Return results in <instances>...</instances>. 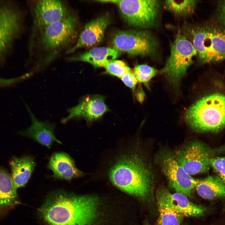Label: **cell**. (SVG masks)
Masks as SVG:
<instances>
[{"label":"cell","instance_id":"1","mask_svg":"<svg viewBox=\"0 0 225 225\" xmlns=\"http://www.w3.org/2000/svg\"><path fill=\"white\" fill-rule=\"evenodd\" d=\"M108 199L95 194L51 193L39 210L47 225H118L120 212Z\"/></svg>","mask_w":225,"mask_h":225},{"label":"cell","instance_id":"2","mask_svg":"<svg viewBox=\"0 0 225 225\" xmlns=\"http://www.w3.org/2000/svg\"><path fill=\"white\" fill-rule=\"evenodd\" d=\"M78 22L73 13L43 28L32 32L31 48L36 59L34 70H43L78 40Z\"/></svg>","mask_w":225,"mask_h":225},{"label":"cell","instance_id":"3","mask_svg":"<svg viewBox=\"0 0 225 225\" xmlns=\"http://www.w3.org/2000/svg\"><path fill=\"white\" fill-rule=\"evenodd\" d=\"M134 147L117 156L110 165L108 177L120 190L136 197L147 196L152 188L154 176L145 157Z\"/></svg>","mask_w":225,"mask_h":225},{"label":"cell","instance_id":"4","mask_svg":"<svg viewBox=\"0 0 225 225\" xmlns=\"http://www.w3.org/2000/svg\"><path fill=\"white\" fill-rule=\"evenodd\" d=\"M184 118L198 132H217L225 128V95L214 93L197 100L186 111Z\"/></svg>","mask_w":225,"mask_h":225},{"label":"cell","instance_id":"5","mask_svg":"<svg viewBox=\"0 0 225 225\" xmlns=\"http://www.w3.org/2000/svg\"><path fill=\"white\" fill-rule=\"evenodd\" d=\"M192 43L202 63L225 59V28L208 26L191 32Z\"/></svg>","mask_w":225,"mask_h":225},{"label":"cell","instance_id":"6","mask_svg":"<svg viewBox=\"0 0 225 225\" xmlns=\"http://www.w3.org/2000/svg\"><path fill=\"white\" fill-rule=\"evenodd\" d=\"M197 54L192 42L178 32L171 45L170 55L161 72L171 84L178 85Z\"/></svg>","mask_w":225,"mask_h":225},{"label":"cell","instance_id":"7","mask_svg":"<svg viewBox=\"0 0 225 225\" xmlns=\"http://www.w3.org/2000/svg\"><path fill=\"white\" fill-rule=\"evenodd\" d=\"M225 151V146L212 148L198 141L185 144L174 153L182 168L190 176L206 172L211 167L210 160Z\"/></svg>","mask_w":225,"mask_h":225},{"label":"cell","instance_id":"8","mask_svg":"<svg viewBox=\"0 0 225 225\" xmlns=\"http://www.w3.org/2000/svg\"><path fill=\"white\" fill-rule=\"evenodd\" d=\"M118 7L123 18L130 25L141 28H151L156 24L160 8V1L155 0H99Z\"/></svg>","mask_w":225,"mask_h":225},{"label":"cell","instance_id":"9","mask_svg":"<svg viewBox=\"0 0 225 225\" xmlns=\"http://www.w3.org/2000/svg\"><path fill=\"white\" fill-rule=\"evenodd\" d=\"M156 162L166 178L169 186L177 192L191 196L197 184V179L187 173L176 160L174 153L167 149L156 155Z\"/></svg>","mask_w":225,"mask_h":225},{"label":"cell","instance_id":"10","mask_svg":"<svg viewBox=\"0 0 225 225\" xmlns=\"http://www.w3.org/2000/svg\"><path fill=\"white\" fill-rule=\"evenodd\" d=\"M113 49L130 56H150L156 52L157 42L149 31L145 30L120 31L112 41Z\"/></svg>","mask_w":225,"mask_h":225},{"label":"cell","instance_id":"11","mask_svg":"<svg viewBox=\"0 0 225 225\" xmlns=\"http://www.w3.org/2000/svg\"><path fill=\"white\" fill-rule=\"evenodd\" d=\"M72 13L67 4L62 1L56 0L36 1L32 8V32L62 20Z\"/></svg>","mask_w":225,"mask_h":225},{"label":"cell","instance_id":"12","mask_svg":"<svg viewBox=\"0 0 225 225\" xmlns=\"http://www.w3.org/2000/svg\"><path fill=\"white\" fill-rule=\"evenodd\" d=\"M20 11L10 5H0V56L20 35L22 28Z\"/></svg>","mask_w":225,"mask_h":225},{"label":"cell","instance_id":"13","mask_svg":"<svg viewBox=\"0 0 225 225\" xmlns=\"http://www.w3.org/2000/svg\"><path fill=\"white\" fill-rule=\"evenodd\" d=\"M108 108L103 98L100 96H87L82 99L75 106L68 110V115L62 120L65 123L74 118H83L88 121L102 117Z\"/></svg>","mask_w":225,"mask_h":225},{"label":"cell","instance_id":"14","mask_svg":"<svg viewBox=\"0 0 225 225\" xmlns=\"http://www.w3.org/2000/svg\"><path fill=\"white\" fill-rule=\"evenodd\" d=\"M110 23V18L107 15L87 23L75 44L66 54L72 53L80 48L92 47L99 43L102 40L105 30Z\"/></svg>","mask_w":225,"mask_h":225},{"label":"cell","instance_id":"15","mask_svg":"<svg viewBox=\"0 0 225 225\" xmlns=\"http://www.w3.org/2000/svg\"><path fill=\"white\" fill-rule=\"evenodd\" d=\"M156 197V200L169 204L184 217H198L204 212L202 207L190 201L186 195L177 192L171 193L162 187L157 190Z\"/></svg>","mask_w":225,"mask_h":225},{"label":"cell","instance_id":"16","mask_svg":"<svg viewBox=\"0 0 225 225\" xmlns=\"http://www.w3.org/2000/svg\"><path fill=\"white\" fill-rule=\"evenodd\" d=\"M27 110L31 117L32 124L30 127L20 133L30 138L40 144L50 149L54 142L60 144L62 143L54 135V123L42 122L34 115L29 107L26 105Z\"/></svg>","mask_w":225,"mask_h":225},{"label":"cell","instance_id":"17","mask_svg":"<svg viewBox=\"0 0 225 225\" xmlns=\"http://www.w3.org/2000/svg\"><path fill=\"white\" fill-rule=\"evenodd\" d=\"M11 174L0 168V221L7 217L17 205L20 204Z\"/></svg>","mask_w":225,"mask_h":225},{"label":"cell","instance_id":"18","mask_svg":"<svg viewBox=\"0 0 225 225\" xmlns=\"http://www.w3.org/2000/svg\"><path fill=\"white\" fill-rule=\"evenodd\" d=\"M48 167L52 171L53 176L57 179L70 181L85 175L77 168L73 159L64 152L53 153L50 158Z\"/></svg>","mask_w":225,"mask_h":225},{"label":"cell","instance_id":"19","mask_svg":"<svg viewBox=\"0 0 225 225\" xmlns=\"http://www.w3.org/2000/svg\"><path fill=\"white\" fill-rule=\"evenodd\" d=\"M119 55V52L113 48L96 47L78 55L68 57L67 60L69 62H84L96 67H103L107 62L115 60Z\"/></svg>","mask_w":225,"mask_h":225},{"label":"cell","instance_id":"20","mask_svg":"<svg viewBox=\"0 0 225 225\" xmlns=\"http://www.w3.org/2000/svg\"><path fill=\"white\" fill-rule=\"evenodd\" d=\"M11 176L16 187H24L30 179L35 163L34 159L28 156L13 157L9 162Z\"/></svg>","mask_w":225,"mask_h":225},{"label":"cell","instance_id":"21","mask_svg":"<svg viewBox=\"0 0 225 225\" xmlns=\"http://www.w3.org/2000/svg\"><path fill=\"white\" fill-rule=\"evenodd\" d=\"M195 188L202 198L208 199L225 197V182L216 175L197 179Z\"/></svg>","mask_w":225,"mask_h":225},{"label":"cell","instance_id":"22","mask_svg":"<svg viewBox=\"0 0 225 225\" xmlns=\"http://www.w3.org/2000/svg\"><path fill=\"white\" fill-rule=\"evenodd\" d=\"M156 200L159 213L158 225H180L184 217L167 203Z\"/></svg>","mask_w":225,"mask_h":225},{"label":"cell","instance_id":"23","mask_svg":"<svg viewBox=\"0 0 225 225\" xmlns=\"http://www.w3.org/2000/svg\"><path fill=\"white\" fill-rule=\"evenodd\" d=\"M197 3V1L192 0H166L164 6L166 10L175 14L183 16L192 13Z\"/></svg>","mask_w":225,"mask_h":225},{"label":"cell","instance_id":"24","mask_svg":"<svg viewBox=\"0 0 225 225\" xmlns=\"http://www.w3.org/2000/svg\"><path fill=\"white\" fill-rule=\"evenodd\" d=\"M157 70L146 64L138 65L135 66L133 73L138 82L147 84L158 73Z\"/></svg>","mask_w":225,"mask_h":225},{"label":"cell","instance_id":"25","mask_svg":"<svg viewBox=\"0 0 225 225\" xmlns=\"http://www.w3.org/2000/svg\"><path fill=\"white\" fill-rule=\"evenodd\" d=\"M109 74L121 78L131 71L130 68L123 61L113 60L107 62L103 67Z\"/></svg>","mask_w":225,"mask_h":225},{"label":"cell","instance_id":"26","mask_svg":"<svg viewBox=\"0 0 225 225\" xmlns=\"http://www.w3.org/2000/svg\"><path fill=\"white\" fill-rule=\"evenodd\" d=\"M210 165L218 176L225 182V158L214 157L212 158Z\"/></svg>","mask_w":225,"mask_h":225},{"label":"cell","instance_id":"27","mask_svg":"<svg viewBox=\"0 0 225 225\" xmlns=\"http://www.w3.org/2000/svg\"><path fill=\"white\" fill-rule=\"evenodd\" d=\"M120 78L125 85L132 89L133 93L138 82L133 73L132 71L129 72L125 74Z\"/></svg>","mask_w":225,"mask_h":225},{"label":"cell","instance_id":"28","mask_svg":"<svg viewBox=\"0 0 225 225\" xmlns=\"http://www.w3.org/2000/svg\"><path fill=\"white\" fill-rule=\"evenodd\" d=\"M32 73L31 72L26 73L20 77L11 79L0 78V87H6L31 77Z\"/></svg>","mask_w":225,"mask_h":225},{"label":"cell","instance_id":"29","mask_svg":"<svg viewBox=\"0 0 225 225\" xmlns=\"http://www.w3.org/2000/svg\"><path fill=\"white\" fill-rule=\"evenodd\" d=\"M219 18L221 22L225 26V1L221 6Z\"/></svg>","mask_w":225,"mask_h":225},{"label":"cell","instance_id":"30","mask_svg":"<svg viewBox=\"0 0 225 225\" xmlns=\"http://www.w3.org/2000/svg\"><path fill=\"white\" fill-rule=\"evenodd\" d=\"M139 90L137 93V99L139 102H142L144 100L145 94L142 89L140 88Z\"/></svg>","mask_w":225,"mask_h":225}]
</instances>
